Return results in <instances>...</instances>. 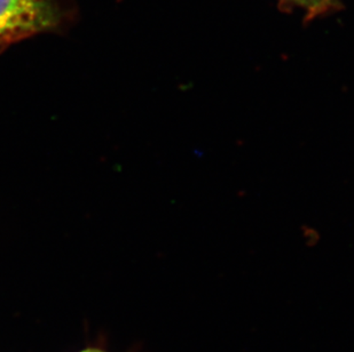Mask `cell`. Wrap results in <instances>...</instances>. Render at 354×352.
<instances>
[{"label": "cell", "mask_w": 354, "mask_h": 352, "mask_svg": "<svg viewBox=\"0 0 354 352\" xmlns=\"http://www.w3.org/2000/svg\"><path fill=\"white\" fill-rule=\"evenodd\" d=\"M82 352H104V351H101V350H97V349H86V350H84V351H82Z\"/></svg>", "instance_id": "cell-3"}, {"label": "cell", "mask_w": 354, "mask_h": 352, "mask_svg": "<svg viewBox=\"0 0 354 352\" xmlns=\"http://www.w3.org/2000/svg\"><path fill=\"white\" fill-rule=\"evenodd\" d=\"M59 21L53 0H0V47L50 30Z\"/></svg>", "instance_id": "cell-1"}, {"label": "cell", "mask_w": 354, "mask_h": 352, "mask_svg": "<svg viewBox=\"0 0 354 352\" xmlns=\"http://www.w3.org/2000/svg\"><path fill=\"white\" fill-rule=\"evenodd\" d=\"M281 1L292 6L301 7L303 10L308 12L310 15L326 12L333 3H336V0H281Z\"/></svg>", "instance_id": "cell-2"}]
</instances>
